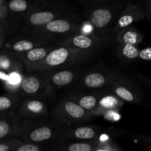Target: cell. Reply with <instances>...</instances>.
<instances>
[{"instance_id": "1", "label": "cell", "mask_w": 151, "mask_h": 151, "mask_svg": "<svg viewBox=\"0 0 151 151\" xmlns=\"http://www.w3.org/2000/svg\"><path fill=\"white\" fill-rule=\"evenodd\" d=\"M82 50H78L74 47L64 46L47 53V55L40 61L28 65L27 67L32 70L47 71L52 69L60 67L62 66L70 63L74 60L83 57L86 53L81 52Z\"/></svg>"}, {"instance_id": "2", "label": "cell", "mask_w": 151, "mask_h": 151, "mask_svg": "<svg viewBox=\"0 0 151 151\" xmlns=\"http://www.w3.org/2000/svg\"><path fill=\"white\" fill-rule=\"evenodd\" d=\"M57 118L69 122H79L87 119L88 114L87 111L81 107L78 103L70 100H66L62 102L58 107Z\"/></svg>"}, {"instance_id": "3", "label": "cell", "mask_w": 151, "mask_h": 151, "mask_svg": "<svg viewBox=\"0 0 151 151\" xmlns=\"http://www.w3.org/2000/svg\"><path fill=\"white\" fill-rule=\"evenodd\" d=\"M24 126L25 123L14 112L0 114V140L21 134Z\"/></svg>"}, {"instance_id": "4", "label": "cell", "mask_w": 151, "mask_h": 151, "mask_svg": "<svg viewBox=\"0 0 151 151\" xmlns=\"http://www.w3.org/2000/svg\"><path fill=\"white\" fill-rule=\"evenodd\" d=\"M29 128H28L25 125L23 131L21 134L22 135V139H24L28 142H44L51 139L55 138L60 133L58 131V128L49 125L37 127L35 129H32L30 127Z\"/></svg>"}, {"instance_id": "5", "label": "cell", "mask_w": 151, "mask_h": 151, "mask_svg": "<svg viewBox=\"0 0 151 151\" xmlns=\"http://www.w3.org/2000/svg\"><path fill=\"white\" fill-rule=\"evenodd\" d=\"M47 105L38 99H26L18 109L19 117L24 119H33L44 116L47 113Z\"/></svg>"}, {"instance_id": "6", "label": "cell", "mask_w": 151, "mask_h": 151, "mask_svg": "<svg viewBox=\"0 0 151 151\" xmlns=\"http://www.w3.org/2000/svg\"><path fill=\"white\" fill-rule=\"evenodd\" d=\"M49 83L36 75L24 77L21 82V88L25 94L29 96L39 95L46 92Z\"/></svg>"}, {"instance_id": "7", "label": "cell", "mask_w": 151, "mask_h": 151, "mask_svg": "<svg viewBox=\"0 0 151 151\" xmlns=\"http://www.w3.org/2000/svg\"><path fill=\"white\" fill-rule=\"evenodd\" d=\"M145 16V11L139 6L137 4H128L124 13L118 20L116 30H122L124 28L128 27L134 22L143 19Z\"/></svg>"}, {"instance_id": "8", "label": "cell", "mask_w": 151, "mask_h": 151, "mask_svg": "<svg viewBox=\"0 0 151 151\" xmlns=\"http://www.w3.org/2000/svg\"><path fill=\"white\" fill-rule=\"evenodd\" d=\"M96 43L97 41L93 37L81 34L69 38L65 41L64 44H66L65 46L74 47L82 51H89L95 47Z\"/></svg>"}, {"instance_id": "9", "label": "cell", "mask_w": 151, "mask_h": 151, "mask_svg": "<svg viewBox=\"0 0 151 151\" xmlns=\"http://www.w3.org/2000/svg\"><path fill=\"white\" fill-rule=\"evenodd\" d=\"M75 75L76 74L72 70H60L55 72L52 75H49L45 81L49 84L52 83L58 87L65 86L73 82Z\"/></svg>"}, {"instance_id": "10", "label": "cell", "mask_w": 151, "mask_h": 151, "mask_svg": "<svg viewBox=\"0 0 151 151\" xmlns=\"http://www.w3.org/2000/svg\"><path fill=\"white\" fill-rule=\"evenodd\" d=\"M112 17V11L109 9L97 8L93 10L90 16V20L97 28H103L110 23Z\"/></svg>"}, {"instance_id": "11", "label": "cell", "mask_w": 151, "mask_h": 151, "mask_svg": "<svg viewBox=\"0 0 151 151\" xmlns=\"http://www.w3.org/2000/svg\"><path fill=\"white\" fill-rule=\"evenodd\" d=\"M118 40L121 44L137 45L142 41L143 35L134 27H125L119 32Z\"/></svg>"}, {"instance_id": "12", "label": "cell", "mask_w": 151, "mask_h": 151, "mask_svg": "<svg viewBox=\"0 0 151 151\" xmlns=\"http://www.w3.org/2000/svg\"><path fill=\"white\" fill-rule=\"evenodd\" d=\"M19 97L15 94L0 96V114L14 112L19 106Z\"/></svg>"}, {"instance_id": "13", "label": "cell", "mask_w": 151, "mask_h": 151, "mask_svg": "<svg viewBox=\"0 0 151 151\" xmlns=\"http://www.w3.org/2000/svg\"><path fill=\"white\" fill-rule=\"evenodd\" d=\"M43 26L44 29L52 33H66L72 29V24L65 19H52Z\"/></svg>"}, {"instance_id": "14", "label": "cell", "mask_w": 151, "mask_h": 151, "mask_svg": "<svg viewBox=\"0 0 151 151\" xmlns=\"http://www.w3.org/2000/svg\"><path fill=\"white\" fill-rule=\"evenodd\" d=\"M107 78L100 72H91L86 75L83 83L89 88H99L104 86L107 83Z\"/></svg>"}, {"instance_id": "15", "label": "cell", "mask_w": 151, "mask_h": 151, "mask_svg": "<svg viewBox=\"0 0 151 151\" xmlns=\"http://www.w3.org/2000/svg\"><path fill=\"white\" fill-rule=\"evenodd\" d=\"M114 94L123 101L133 103H139L140 101L139 97H138L137 93L134 92L128 87L125 86H116L114 88Z\"/></svg>"}, {"instance_id": "16", "label": "cell", "mask_w": 151, "mask_h": 151, "mask_svg": "<svg viewBox=\"0 0 151 151\" xmlns=\"http://www.w3.org/2000/svg\"><path fill=\"white\" fill-rule=\"evenodd\" d=\"M122 105L121 102L116 97L112 95H108L102 97L99 100L98 105L95 111H111L117 109Z\"/></svg>"}, {"instance_id": "17", "label": "cell", "mask_w": 151, "mask_h": 151, "mask_svg": "<svg viewBox=\"0 0 151 151\" xmlns=\"http://www.w3.org/2000/svg\"><path fill=\"white\" fill-rule=\"evenodd\" d=\"M69 134V135L72 136L73 138L81 140L94 139L97 135L95 129L89 126L79 127L72 130Z\"/></svg>"}, {"instance_id": "18", "label": "cell", "mask_w": 151, "mask_h": 151, "mask_svg": "<svg viewBox=\"0 0 151 151\" xmlns=\"http://www.w3.org/2000/svg\"><path fill=\"white\" fill-rule=\"evenodd\" d=\"M55 19V14L50 11H39L33 13L29 18V22L35 26H43Z\"/></svg>"}, {"instance_id": "19", "label": "cell", "mask_w": 151, "mask_h": 151, "mask_svg": "<svg viewBox=\"0 0 151 151\" xmlns=\"http://www.w3.org/2000/svg\"><path fill=\"white\" fill-rule=\"evenodd\" d=\"M49 52L48 49L43 47H34L29 51L25 52L24 59L27 63H35L42 60Z\"/></svg>"}, {"instance_id": "20", "label": "cell", "mask_w": 151, "mask_h": 151, "mask_svg": "<svg viewBox=\"0 0 151 151\" xmlns=\"http://www.w3.org/2000/svg\"><path fill=\"white\" fill-rule=\"evenodd\" d=\"M99 99L94 95H84L78 98L77 103L86 111L95 110L98 105Z\"/></svg>"}, {"instance_id": "21", "label": "cell", "mask_w": 151, "mask_h": 151, "mask_svg": "<svg viewBox=\"0 0 151 151\" xmlns=\"http://www.w3.org/2000/svg\"><path fill=\"white\" fill-rule=\"evenodd\" d=\"M140 50L136 47V45L133 44H122V47H121V54L124 58L129 60H134L139 58Z\"/></svg>"}, {"instance_id": "22", "label": "cell", "mask_w": 151, "mask_h": 151, "mask_svg": "<svg viewBox=\"0 0 151 151\" xmlns=\"http://www.w3.org/2000/svg\"><path fill=\"white\" fill-rule=\"evenodd\" d=\"M23 143L22 140L19 139H4L0 140V151L16 150L20 145Z\"/></svg>"}, {"instance_id": "23", "label": "cell", "mask_w": 151, "mask_h": 151, "mask_svg": "<svg viewBox=\"0 0 151 151\" xmlns=\"http://www.w3.org/2000/svg\"><path fill=\"white\" fill-rule=\"evenodd\" d=\"M16 63L7 55H0V72H13L16 70Z\"/></svg>"}, {"instance_id": "24", "label": "cell", "mask_w": 151, "mask_h": 151, "mask_svg": "<svg viewBox=\"0 0 151 151\" xmlns=\"http://www.w3.org/2000/svg\"><path fill=\"white\" fill-rule=\"evenodd\" d=\"M35 44L29 40H20L12 46V49L16 52H25L35 47Z\"/></svg>"}, {"instance_id": "25", "label": "cell", "mask_w": 151, "mask_h": 151, "mask_svg": "<svg viewBox=\"0 0 151 151\" xmlns=\"http://www.w3.org/2000/svg\"><path fill=\"white\" fill-rule=\"evenodd\" d=\"M28 3L26 0H11L8 3V8L13 12H23L27 9Z\"/></svg>"}, {"instance_id": "26", "label": "cell", "mask_w": 151, "mask_h": 151, "mask_svg": "<svg viewBox=\"0 0 151 151\" xmlns=\"http://www.w3.org/2000/svg\"><path fill=\"white\" fill-rule=\"evenodd\" d=\"M68 151H91L94 147L88 142H75L69 145L66 147Z\"/></svg>"}, {"instance_id": "27", "label": "cell", "mask_w": 151, "mask_h": 151, "mask_svg": "<svg viewBox=\"0 0 151 151\" xmlns=\"http://www.w3.org/2000/svg\"><path fill=\"white\" fill-rule=\"evenodd\" d=\"M41 150V146L37 145V143L27 142L22 143L16 148V151H40Z\"/></svg>"}, {"instance_id": "28", "label": "cell", "mask_w": 151, "mask_h": 151, "mask_svg": "<svg viewBox=\"0 0 151 151\" xmlns=\"http://www.w3.org/2000/svg\"><path fill=\"white\" fill-rule=\"evenodd\" d=\"M139 58L142 60L151 61V47H147L140 50Z\"/></svg>"}, {"instance_id": "29", "label": "cell", "mask_w": 151, "mask_h": 151, "mask_svg": "<svg viewBox=\"0 0 151 151\" xmlns=\"http://www.w3.org/2000/svg\"><path fill=\"white\" fill-rule=\"evenodd\" d=\"M5 6H4V0H0V19H3L5 16Z\"/></svg>"}, {"instance_id": "30", "label": "cell", "mask_w": 151, "mask_h": 151, "mask_svg": "<svg viewBox=\"0 0 151 151\" xmlns=\"http://www.w3.org/2000/svg\"><path fill=\"white\" fill-rule=\"evenodd\" d=\"M146 6L147 14L151 17V0H146Z\"/></svg>"}, {"instance_id": "31", "label": "cell", "mask_w": 151, "mask_h": 151, "mask_svg": "<svg viewBox=\"0 0 151 151\" xmlns=\"http://www.w3.org/2000/svg\"><path fill=\"white\" fill-rule=\"evenodd\" d=\"M142 140H144L147 143H151V136H150V137H144Z\"/></svg>"}, {"instance_id": "32", "label": "cell", "mask_w": 151, "mask_h": 151, "mask_svg": "<svg viewBox=\"0 0 151 151\" xmlns=\"http://www.w3.org/2000/svg\"><path fill=\"white\" fill-rule=\"evenodd\" d=\"M2 32H1V27H0V44H1V41H2Z\"/></svg>"}, {"instance_id": "33", "label": "cell", "mask_w": 151, "mask_h": 151, "mask_svg": "<svg viewBox=\"0 0 151 151\" xmlns=\"http://www.w3.org/2000/svg\"><path fill=\"white\" fill-rule=\"evenodd\" d=\"M147 147L148 150H151V143H147Z\"/></svg>"}, {"instance_id": "34", "label": "cell", "mask_w": 151, "mask_h": 151, "mask_svg": "<svg viewBox=\"0 0 151 151\" xmlns=\"http://www.w3.org/2000/svg\"><path fill=\"white\" fill-rule=\"evenodd\" d=\"M150 87H151V81H150Z\"/></svg>"}]
</instances>
